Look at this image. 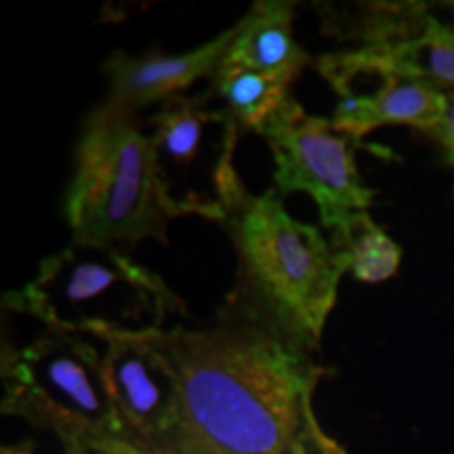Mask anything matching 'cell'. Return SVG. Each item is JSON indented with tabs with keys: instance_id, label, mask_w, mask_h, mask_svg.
<instances>
[{
	"instance_id": "6da1fadb",
	"label": "cell",
	"mask_w": 454,
	"mask_h": 454,
	"mask_svg": "<svg viewBox=\"0 0 454 454\" xmlns=\"http://www.w3.org/2000/svg\"><path fill=\"white\" fill-rule=\"evenodd\" d=\"M179 383L168 454H348L316 417L317 349L227 294L211 322L147 337Z\"/></svg>"
},
{
	"instance_id": "7a4b0ae2",
	"label": "cell",
	"mask_w": 454,
	"mask_h": 454,
	"mask_svg": "<svg viewBox=\"0 0 454 454\" xmlns=\"http://www.w3.org/2000/svg\"><path fill=\"white\" fill-rule=\"evenodd\" d=\"M238 254L231 293L284 333L320 348L348 259L317 227L293 219L276 190L238 187L221 221Z\"/></svg>"
},
{
	"instance_id": "3957f363",
	"label": "cell",
	"mask_w": 454,
	"mask_h": 454,
	"mask_svg": "<svg viewBox=\"0 0 454 454\" xmlns=\"http://www.w3.org/2000/svg\"><path fill=\"white\" fill-rule=\"evenodd\" d=\"M4 305L41 320L47 331L110 339H147L168 317L187 316L167 282L116 247L70 242Z\"/></svg>"
},
{
	"instance_id": "277c9868",
	"label": "cell",
	"mask_w": 454,
	"mask_h": 454,
	"mask_svg": "<svg viewBox=\"0 0 454 454\" xmlns=\"http://www.w3.org/2000/svg\"><path fill=\"white\" fill-rule=\"evenodd\" d=\"M72 242L135 247L168 242L177 219L164 200L152 162L150 133L135 114L101 106L89 116L76 147V167L66 198Z\"/></svg>"
},
{
	"instance_id": "5b68a950",
	"label": "cell",
	"mask_w": 454,
	"mask_h": 454,
	"mask_svg": "<svg viewBox=\"0 0 454 454\" xmlns=\"http://www.w3.org/2000/svg\"><path fill=\"white\" fill-rule=\"evenodd\" d=\"M0 379L3 414L55 435L64 454L127 442L106 387L104 351L81 334L47 331L24 348L4 345Z\"/></svg>"
},
{
	"instance_id": "8992f818",
	"label": "cell",
	"mask_w": 454,
	"mask_h": 454,
	"mask_svg": "<svg viewBox=\"0 0 454 454\" xmlns=\"http://www.w3.org/2000/svg\"><path fill=\"white\" fill-rule=\"evenodd\" d=\"M213 89L179 95L150 118L152 162L162 196L175 217L223 221L242 185L234 167L240 129Z\"/></svg>"
},
{
	"instance_id": "52a82bcc",
	"label": "cell",
	"mask_w": 454,
	"mask_h": 454,
	"mask_svg": "<svg viewBox=\"0 0 454 454\" xmlns=\"http://www.w3.org/2000/svg\"><path fill=\"white\" fill-rule=\"evenodd\" d=\"M274 156L278 196L305 192L314 198L326 230H339L371 207L374 192L356 167L360 141L340 133L333 121L305 114L297 99L261 135Z\"/></svg>"
},
{
	"instance_id": "ba28073f",
	"label": "cell",
	"mask_w": 454,
	"mask_h": 454,
	"mask_svg": "<svg viewBox=\"0 0 454 454\" xmlns=\"http://www.w3.org/2000/svg\"><path fill=\"white\" fill-rule=\"evenodd\" d=\"M316 70L339 95L333 124L356 141L387 124L431 135L444 118L448 93L389 70L362 49L317 57Z\"/></svg>"
},
{
	"instance_id": "9c48e42d",
	"label": "cell",
	"mask_w": 454,
	"mask_h": 454,
	"mask_svg": "<svg viewBox=\"0 0 454 454\" xmlns=\"http://www.w3.org/2000/svg\"><path fill=\"white\" fill-rule=\"evenodd\" d=\"M104 379L130 444L168 452L179 425V383L147 339L104 340Z\"/></svg>"
},
{
	"instance_id": "30bf717a",
	"label": "cell",
	"mask_w": 454,
	"mask_h": 454,
	"mask_svg": "<svg viewBox=\"0 0 454 454\" xmlns=\"http://www.w3.org/2000/svg\"><path fill=\"white\" fill-rule=\"evenodd\" d=\"M238 24L221 32L213 41L187 53L167 55L160 51L147 55H127L116 51L106 61V72L110 76V98L106 107L114 112L135 114L158 101L179 98L181 90L192 87L204 76H213L223 61V57L234 43Z\"/></svg>"
},
{
	"instance_id": "8fae6325",
	"label": "cell",
	"mask_w": 454,
	"mask_h": 454,
	"mask_svg": "<svg viewBox=\"0 0 454 454\" xmlns=\"http://www.w3.org/2000/svg\"><path fill=\"white\" fill-rule=\"evenodd\" d=\"M294 4L284 0H261L238 21V34L223 57V64L276 74L294 82L311 57L293 34Z\"/></svg>"
},
{
	"instance_id": "7c38bea8",
	"label": "cell",
	"mask_w": 454,
	"mask_h": 454,
	"mask_svg": "<svg viewBox=\"0 0 454 454\" xmlns=\"http://www.w3.org/2000/svg\"><path fill=\"white\" fill-rule=\"evenodd\" d=\"M293 82L276 74L227 66L221 61L213 74V93L223 101L240 133L263 135L265 129L293 104Z\"/></svg>"
},
{
	"instance_id": "4fadbf2b",
	"label": "cell",
	"mask_w": 454,
	"mask_h": 454,
	"mask_svg": "<svg viewBox=\"0 0 454 454\" xmlns=\"http://www.w3.org/2000/svg\"><path fill=\"white\" fill-rule=\"evenodd\" d=\"M360 49L402 76L427 82L444 93L454 89V32L442 26L434 15L427 30L419 36Z\"/></svg>"
},
{
	"instance_id": "5bb4252c",
	"label": "cell",
	"mask_w": 454,
	"mask_h": 454,
	"mask_svg": "<svg viewBox=\"0 0 454 454\" xmlns=\"http://www.w3.org/2000/svg\"><path fill=\"white\" fill-rule=\"evenodd\" d=\"M331 242L345 254L356 280L379 284L400 270L402 248L385 234L366 211L356 213L348 223L331 231Z\"/></svg>"
},
{
	"instance_id": "9a60e30c",
	"label": "cell",
	"mask_w": 454,
	"mask_h": 454,
	"mask_svg": "<svg viewBox=\"0 0 454 454\" xmlns=\"http://www.w3.org/2000/svg\"><path fill=\"white\" fill-rule=\"evenodd\" d=\"M435 139L440 141V145L444 147L448 162L454 167V89L446 95V112L444 118H442L440 127L434 130Z\"/></svg>"
},
{
	"instance_id": "2e32d148",
	"label": "cell",
	"mask_w": 454,
	"mask_h": 454,
	"mask_svg": "<svg viewBox=\"0 0 454 454\" xmlns=\"http://www.w3.org/2000/svg\"><path fill=\"white\" fill-rule=\"evenodd\" d=\"M87 454H168V452L145 450V448L130 444V442L110 440V442H104V444H98L95 448H90Z\"/></svg>"
},
{
	"instance_id": "e0dca14e",
	"label": "cell",
	"mask_w": 454,
	"mask_h": 454,
	"mask_svg": "<svg viewBox=\"0 0 454 454\" xmlns=\"http://www.w3.org/2000/svg\"><path fill=\"white\" fill-rule=\"evenodd\" d=\"M431 15L440 21L442 26H446L448 30L454 32V0L450 3H429Z\"/></svg>"
},
{
	"instance_id": "ac0fdd59",
	"label": "cell",
	"mask_w": 454,
	"mask_h": 454,
	"mask_svg": "<svg viewBox=\"0 0 454 454\" xmlns=\"http://www.w3.org/2000/svg\"><path fill=\"white\" fill-rule=\"evenodd\" d=\"M36 450V444L32 440L20 442V444H11V446H3L0 448V454H34Z\"/></svg>"
}]
</instances>
